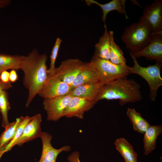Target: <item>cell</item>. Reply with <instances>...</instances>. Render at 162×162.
<instances>
[{"instance_id":"obj_1","label":"cell","mask_w":162,"mask_h":162,"mask_svg":"<svg viewBox=\"0 0 162 162\" xmlns=\"http://www.w3.org/2000/svg\"><path fill=\"white\" fill-rule=\"evenodd\" d=\"M47 58L45 53L40 54L35 49L26 56L21 63L20 69L24 74L23 84L28 91L26 107L38 94L47 79Z\"/></svg>"},{"instance_id":"obj_2","label":"cell","mask_w":162,"mask_h":162,"mask_svg":"<svg viewBox=\"0 0 162 162\" xmlns=\"http://www.w3.org/2000/svg\"><path fill=\"white\" fill-rule=\"evenodd\" d=\"M141 86L133 79L122 78L104 85L98 101L118 100L121 105L134 103L142 99Z\"/></svg>"},{"instance_id":"obj_3","label":"cell","mask_w":162,"mask_h":162,"mask_svg":"<svg viewBox=\"0 0 162 162\" xmlns=\"http://www.w3.org/2000/svg\"><path fill=\"white\" fill-rule=\"evenodd\" d=\"M129 52L134 63L132 67L129 66V74L138 75L146 81L149 89L150 99L154 101L157 96L158 90L162 86V78L160 75L162 63L156 62L153 65L146 67L141 66L132 52L129 50Z\"/></svg>"},{"instance_id":"obj_4","label":"cell","mask_w":162,"mask_h":162,"mask_svg":"<svg viewBox=\"0 0 162 162\" xmlns=\"http://www.w3.org/2000/svg\"><path fill=\"white\" fill-rule=\"evenodd\" d=\"M152 33L144 23H134L124 30L121 39L129 51L134 52L141 50L148 43Z\"/></svg>"},{"instance_id":"obj_5","label":"cell","mask_w":162,"mask_h":162,"mask_svg":"<svg viewBox=\"0 0 162 162\" xmlns=\"http://www.w3.org/2000/svg\"><path fill=\"white\" fill-rule=\"evenodd\" d=\"M94 66L99 74V82L105 85L120 78H127L129 66L126 64L116 65L110 60L93 56L90 61Z\"/></svg>"},{"instance_id":"obj_6","label":"cell","mask_w":162,"mask_h":162,"mask_svg":"<svg viewBox=\"0 0 162 162\" xmlns=\"http://www.w3.org/2000/svg\"><path fill=\"white\" fill-rule=\"evenodd\" d=\"M139 21L147 25L152 33L162 31V1L156 0L146 6Z\"/></svg>"},{"instance_id":"obj_7","label":"cell","mask_w":162,"mask_h":162,"mask_svg":"<svg viewBox=\"0 0 162 162\" xmlns=\"http://www.w3.org/2000/svg\"><path fill=\"white\" fill-rule=\"evenodd\" d=\"M84 63L77 58L68 59L62 62L52 75L71 86L76 77L82 68Z\"/></svg>"},{"instance_id":"obj_8","label":"cell","mask_w":162,"mask_h":162,"mask_svg":"<svg viewBox=\"0 0 162 162\" xmlns=\"http://www.w3.org/2000/svg\"><path fill=\"white\" fill-rule=\"evenodd\" d=\"M73 96L70 94L49 98H44L43 108L47 114V120L56 121L63 116L64 110Z\"/></svg>"},{"instance_id":"obj_9","label":"cell","mask_w":162,"mask_h":162,"mask_svg":"<svg viewBox=\"0 0 162 162\" xmlns=\"http://www.w3.org/2000/svg\"><path fill=\"white\" fill-rule=\"evenodd\" d=\"M74 88L53 75L48 76L43 86L39 92V96L49 98L70 94Z\"/></svg>"},{"instance_id":"obj_10","label":"cell","mask_w":162,"mask_h":162,"mask_svg":"<svg viewBox=\"0 0 162 162\" xmlns=\"http://www.w3.org/2000/svg\"><path fill=\"white\" fill-rule=\"evenodd\" d=\"M132 53L136 58L144 57L162 63V31L152 33L148 44L141 50Z\"/></svg>"},{"instance_id":"obj_11","label":"cell","mask_w":162,"mask_h":162,"mask_svg":"<svg viewBox=\"0 0 162 162\" xmlns=\"http://www.w3.org/2000/svg\"><path fill=\"white\" fill-rule=\"evenodd\" d=\"M41 121L42 116L40 114H37L32 116L25 127L21 136L11 145V149L15 145L21 146L25 143L40 137L42 133Z\"/></svg>"},{"instance_id":"obj_12","label":"cell","mask_w":162,"mask_h":162,"mask_svg":"<svg viewBox=\"0 0 162 162\" xmlns=\"http://www.w3.org/2000/svg\"><path fill=\"white\" fill-rule=\"evenodd\" d=\"M96 103L82 98L73 97L64 110L63 116L82 119L85 112L91 109Z\"/></svg>"},{"instance_id":"obj_13","label":"cell","mask_w":162,"mask_h":162,"mask_svg":"<svg viewBox=\"0 0 162 162\" xmlns=\"http://www.w3.org/2000/svg\"><path fill=\"white\" fill-rule=\"evenodd\" d=\"M42 144V151L38 162H56L58 154L63 152H69L71 149L69 145L62 146L59 149L53 147L51 143L52 136L47 132H42L40 137Z\"/></svg>"},{"instance_id":"obj_14","label":"cell","mask_w":162,"mask_h":162,"mask_svg":"<svg viewBox=\"0 0 162 162\" xmlns=\"http://www.w3.org/2000/svg\"><path fill=\"white\" fill-rule=\"evenodd\" d=\"M99 82V74L94 64L90 62L84 63L81 70L73 81L71 86L74 88L80 85Z\"/></svg>"},{"instance_id":"obj_15","label":"cell","mask_w":162,"mask_h":162,"mask_svg":"<svg viewBox=\"0 0 162 162\" xmlns=\"http://www.w3.org/2000/svg\"><path fill=\"white\" fill-rule=\"evenodd\" d=\"M104 86L100 82L82 85L74 88L70 94L97 103Z\"/></svg>"},{"instance_id":"obj_16","label":"cell","mask_w":162,"mask_h":162,"mask_svg":"<svg viewBox=\"0 0 162 162\" xmlns=\"http://www.w3.org/2000/svg\"><path fill=\"white\" fill-rule=\"evenodd\" d=\"M162 132L161 125L150 126L144 134L143 139L144 154L147 155L156 148V142L158 136Z\"/></svg>"},{"instance_id":"obj_17","label":"cell","mask_w":162,"mask_h":162,"mask_svg":"<svg viewBox=\"0 0 162 162\" xmlns=\"http://www.w3.org/2000/svg\"><path fill=\"white\" fill-rule=\"evenodd\" d=\"M86 4L90 6L92 4H95L98 5L102 10V20L106 24V19L108 14L112 11L116 10L118 13L125 15L128 18L125 10V4L126 0H112L110 2L105 4H101L97 1L94 0H85Z\"/></svg>"},{"instance_id":"obj_18","label":"cell","mask_w":162,"mask_h":162,"mask_svg":"<svg viewBox=\"0 0 162 162\" xmlns=\"http://www.w3.org/2000/svg\"><path fill=\"white\" fill-rule=\"evenodd\" d=\"M114 144L125 162H137V153L132 146L125 139H117L115 141Z\"/></svg>"},{"instance_id":"obj_19","label":"cell","mask_w":162,"mask_h":162,"mask_svg":"<svg viewBox=\"0 0 162 162\" xmlns=\"http://www.w3.org/2000/svg\"><path fill=\"white\" fill-rule=\"evenodd\" d=\"M104 33L95 45L94 56L102 59L109 60L110 35L106 25H104Z\"/></svg>"},{"instance_id":"obj_20","label":"cell","mask_w":162,"mask_h":162,"mask_svg":"<svg viewBox=\"0 0 162 162\" xmlns=\"http://www.w3.org/2000/svg\"><path fill=\"white\" fill-rule=\"evenodd\" d=\"M26 56L0 53V71L20 69L22 62Z\"/></svg>"},{"instance_id":"obj_21","label":"cell","mask_w":162,"mask_h":162,"mask_svg":"<svg viewBox=\"0 0 162 162\" xmlns=\"http://www.w3.org/2000/svg\"><path fill=\"white\" fill-rule=\"evenodd\" d=\"M126 114L133 125L134 130L140 133L144 134L150 125L134 109L128 108Z\"/></svg>"},{"instance_id":"obj_22","label":"cell","mask_w":162,"mask_h":162,"mask_svg":"<svg viewBox=\"0 0 162 162\" xmlns=\"http://www.w3.org/2000/svg\"><path fill=\"white\" fill-rule=\"evenodd\" d=\"M110 35L109 60L116 65L126 64V59L120 47L114 41V32L112 31L109 32Z\"/></svg>"},{"instance_id":"obj_23","label":"cell","mask_w":162,"mask_h":162,"mask_svg":"<svg viewBox=\"0 0 162 162\" xmlns=\"http://www.w3.org/2000/svg\"><path fill=\"white\" fill-rule=\"evenodd\" d=\"M20 121V118L14 122L9 123L4 128V131L0 136V158L3 154L2 151L4 148L14 138L17 128Z\"/></svg>"},{"instance_id":"obj_24","label":"cell","mask_w":162,"mask_h":162,"mask_svg":"<svg viewBox=\"0 0 162 162\" xmlns=\"http://www.w3.org/2000/svg\"><path fill=\"white\" fill-rule=\"evenodd\" d=\"M10 109L8 93L6 91H4L0 95V112L2 119V126L4 128L9 123L8 113Z\"/></svg>"},{"instance_id":"obj_25","label":"cell","mask_w":162,"mask_h":162,"mask_svg":"<svg viewBox=\"0 0 162 162\" xmlns=\"http://www.w3.org/2000/svg\"><path fill=\"white\" fill-rule=\"evenodd\" d=\"M32 118V117H29L27 116L25 117L21 116L20 117V121L17 128L15 136L13 140L2 151L3 154L11 150V145L21 136L25 127Z\"/></svg>"},{"instance_id":"obj_26","label":"cell","mask_w":162,"mask_h":162,"mask_svg":"<svg viewBox=\"0 0 162 162\" xmlns=\"http://www.w3.org/2000/svg\"><path fill=\"white\" fill-rule=\"evenodd\" d=\"M62 41V40L60 38H57L52 50L50 56V67L47 71V73L49 75H52L56 69L55 67V62Z\"/></svg>"},{"instance_id":"obj_27","label":"cell","mask_w":162,"mask_h":162,"mask_svg":"<svg viewBox=\"0 0 162 162\" xmlns=\"http://www.w3.org/2000/svg\"><path fill=\"white\" fill-rule=\"evenodd\" d=\"M80 153L77 151H75L70 154L68 158L69 162H81L80 160Z\"/></svg>"},{"instance_id":"obj_28","label":"cell","mask_w":162,"mask_h":162,"mask_svg":"<svg viewBox=\"0 0 162 162\" xmlns=\"http://www.w3.org/2000/svg\"><path fill=\"white\" fill-rule=\"evenodd\" d=\"M0 80L3 82L5 83H8L9 80V72L7 70L1 72L0 75Z\"/></svg>"},{"instance_id":"obj_29","label":"cell","mask_w":162,"mask_h":162,"mask_svg":"<svg viewBox=\"0 0 162 162\" xmlns=\"http://www.w3.org/2000/svg\"><path fill=\"white\" fill-rule=\"evenodd\" d=\"M18 79V76L15 69H12L9 72V80L11 83L16 82Z\"/></svg>"},{"instance_id":"obj_30","label":"cell","mask_w":162,"mask_h":162,"mask_svg":"<svg viewBox=\"0 0 162 162\" xmlns=\"http://www.w3.org/2000/svg\"><path fill=\"white\" fill-rule=\"evenodd\" d=\"M12 87V86L10 82L5 83L2 82L0 80V95L3 91H6L11 88Z\"/></svg>"},{"instance_id":"obj_31","label":"cell","mask_w":162,"mask_h":162,"mask_svg":"<svg viewBox=\"0 0 162 162\" xmlns=\"http://www.w3.org/2000/svg\"><path fill=\"white\" fill-rule=\"evenodd\" d=\"M11 2L10 0H0V8H3L9 5Z\"/></svg>"},{"instance_id":"obj_32","label":"cell","mask_w":162,"mask_h":162,"mask_svg":"<svg viewBox=\"0 0 162 162\" xmlns=\"http://www.w3.org/2000/svg\"><path fill=\"white\" fill-rule=\"evenodd\" d=\"M131 2L134 5H136L138 6H140V4L138 2L136 1V0H131Z\"/></svg>"},{"instance_id":"obj_33","label":"cell","mask_w":162,"mask_h":162,"mask_svg":"<svg viewBox=\"0 0 162 162\" xmlns=\"http://www.w3.org/2000/svg\"><path fill=\"white\" fill-rule=\"evenodd\" d=\"M0 120H1V116H0Z\"/></svg>"},{"instance_id":"obj_34","label":"cell","mask_w":162,"mask_h":162,"mask_svg":"<svg viewBox=\"0 0 162 162\" xmlns=\"http://www.w3.org/2000/svg\"><path fill=\"white\" fill-rule=\"evenodd\" d=\"M1 72L0 71V75Z\"/></svg>"}]
</instances>
